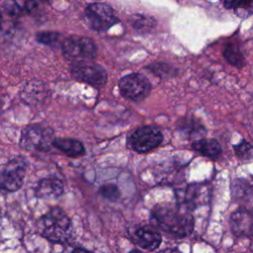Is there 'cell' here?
<instances>
[{"label":"cell","mask_w":253,"mask_h":253,"mask_svg":"<svg viewBox=\"0 0 253 253\" xmlns=\"http://www.w3.org/2000/svg\"><path fill=\"white\" fill-rule=\"evenodd\" d=\"M151 224L163 232L175 237L184 238L194 229V217L190 210L182 205H157L150 213Z\"/></svg>","instance_id":"cell-1"},{"label":"cell","mask_w":253,"mask_h":253,"mask_svg":"<svg viewBox=\"0 0 253 253\" xmlns=\"http://www.w3.org/2000/svg\"><path fill=\"white\" fill-rule=\"evenodd\" d=\"M39 233L50 242L62 243L69 237L71 220L60 208H52L40 217L37 223Z\"/></svg>","instance_id":"cell-2"},{"label":"cell","mask_w":253,"mask_h":253,"mask_svg":"<svg viewBox=\"0 0 253 253\" xmlns=\"http://www.w3.org/2000/svg\"><path fill=\"white\" fill-rule=\"evenodd\" d=\"M53 130L42 125H30L23 128L20 145L30 151H48L52 146Z\"/></svg>","instance_id":"cell-3"},{"label":"cell","mask_w":253,"mask_h":253,"mask_svg":"<svg viewBox=\"0 0 253 253\" xmlns=\"http://www.w3.org/2000/svg\"><path fill=\"white\" fill-rule=\"evenodd\" d=\"M62 53L71 62L90 61L95 58L97 47L90 38L71 36L62 42Z\"/></svg>","instance_id":"cell-4"},{"label":"cell","mask_w":253,"mask_h":253,"mask_svg":"<svg viewBox=\"0 0 253 253\" xmlns=\"http://www.w3.org/2000/svg\"><path fill=\"white\" fill-rule=\"evenodd\" d=\"M118 85L122 96L135 103L144 100L151 91L148 78L139 72L125 75L120 79Z\"/></svg>","instance_id":"cell-5"},{"label":"cell","mask_w":253,"mask_h":253,"mask_svg":"<svg viewBox=\"0 0 253 253\" xmlns=\"http://www.w3.org/2000/svg\"><path fill=\"white\" fill-rule=\"evenodd\" d=\"M28 163L23 157H15L0 167V190L15 192L24 183Z\"/></svg>","instance_id":"cell-6"},{"label":"cell","mask_w":253,"mask_h":253,"mask_svg":"<svg viewBox=\"0 0 253 253\" xmlns=\"http://www.w3.org/2000/svg\"><path fill=\"white\" fill-rule=\"evenodd\" d=\"M69 71L75 80L87 83L96 88L103 87L108 80L105 68L97 63L89 61L71 62Z\"/></svg>","instance_id":"cell-7"},{"label":"cell","mask_w":253,"mask_h":253,"mask_svg":"<svg viewBox=\"0 0 253 253\" xmlns=\"http://www.w3.org/2000/svg\"><path fill=\"white\" fill-rule=\"evenodd\" d=\"M162 141V132L153 126H140L127 138L128 146L138 153L149 152L159 146Z\"/></svg>","instance_id":"cell-8"},{"label":"cell","mask_w":253,"mask_h":253,"mask_svg":"<svg viewBox=\"0 0 253 253\" xmlns=\"http://www.w3.org/2000/svg\"><path fill=\"white\" fill-rule=\"evenodd\" d=\"M85 20L87 25L97 32H105L118 22L114 10L104 3L88 5L85 9Z\"/></svg>","instance_id":"cell-9"},{"label":"cell","mask_w":253,"mask_h":253,"mask_svg":"<svg viewBox=\"0 0 253 253\" xmlns=\"http://www.w3.org/2000/svg\"><path fill=\"white\" fill-rule=\"evenodd\" d=\"M252 214L246 210H238L229 217L231 231L237 237L250 238L252 236Z\"/></svg>","instance_id":"cell-10"},{"label":"cell","mask_w":253,"mask_h":253,"mask_svg":"<svg viewBox=\"0 0 253 253\" xmlns=\"http://www.w3.org/2000/svg\"><path fill=\"white\" fill-rule=\"evenodd\" d=\"M133 241L136 245L145 250H155L160 245L161 235L153 225H143L138 227L133 233Z\"/></svg>","instance_id":"cell-11"},{"label":"cell","mask_w":253,"mask_h":253,"mask_svg":"<svg viewBox=\"0 0 253 253\" xmlns=\"http://www.w3.org/2000/svg\"><path fill=\"white\" fill-rule=\"evenodd\" d=\"M63 183L57 177H48L39 181L35 195L40 199H57L63 194Z\"/></svg>","instance_id":"cell-12"},{"label":"cell","mask_w":253,"mask_h":253,"mask_svg":"<svg viewBox=\"0 0 253 253\" xmlns=\"http://www.w3.org/2000/svg\"><path fill=\"white\" fill-rule=\"evenodd\" d=\"M52 146L63 152L65 155L71 158H77L86 153L85 147L81 141L73 138L57 137L53 138Z\"/></svg>","instance_id":"cell-13"},{"label":"cell","mask_w":253,"mask_h":253,"mask_svg":"<svg viewBox=\"0 0 253 253\" xmlns=\"http://www.w3.org/2000/svg\"><path fill=\"white\" fill-rule=\"evenodd\" d=\"M192 148L201 154L214 158L221 153V146L214 138H200L192 143Z\"/></svg>","instance_id":"cell-14"},{"label":"cell","mask_w":253,"mask_h":253,"mask_svg":"<svg viewBox=\"0 0 253 253\" xmlns=\"http://www.w3.org/2000/svg\"><path fill=\"white\" fill-rule=\"evenodd\" d=\"M203 190H204V188L198 184L189 186L185 192L184 200L182 201V203L180 205L186 207L189 210L197 208L199 201L201 199H204V197H205L203 195Z\"/></svg>","instance_id":"cell-15"},{"label":"cell","mask_w":253,"mask_h":253,"mask_svg":"<svg viewBox=\"0 0 253 253\" xmlns=\"http://www.w3.org/2000/svg\"><path fill=\"white\" fill-rule=\"evenodd\" d=\"M223 55L229 64L237 68H241L244 65V56L235 43H228L224 49Z\"/></svg>","instance_id":"cell-16"},{"label":"cell","mask_w":253,"mask_h":253,"mask_svg":"<svg viewBox=\"0 0 253 253\" xmlns=\"http://www.w3.org/2000/svg\"><path fill=\"white\" fill-rule=\"evenodd\" d=\"M224 6L234 9L239 15L241 12H244L243 17H247L252 11V0H224Z\"/></svg>","instance_id":"cell-17"},{"label":"cell","mask_w":253,"mask_h":253,"mask_svg":"<svg viewBox=\"0 0 253 253\" xmlns=\"http://www.w3.org/2000/svg\"><path fill=\"white\" fill-rule=\"evenodd\" d=\"M99 193L104 199L110 202H118L121 198L120 189L115 184H105L101 186Z\"/></svg>","instance_id":"cell-18"},{"label":"cell","mask_w":253,"mask_h":253,"mask_svg":"<svg viewBox=\"0 0 253 253\" xmlns=\"http://www.w3.org/2000/svg\"><path fill=\"white\" fill-rule=\"evenodd\" d=\"M233 197L237 200H243L247 196L250 197L251 189L250 186L244 180H235L232 186Z\"/></svg>","instance_id":"cell-19"},{"label":"cell","mask_w":253,"mask_h":253,"mask_svg":"<svg viewBox=\"0 0 253 253\" xmlns=\"http://www.w3.org/2000/svg\"><path fill=\"white\" fill-rule=\"evenodd\" d=\"M235 154L242 160H250L252 158V145L247 140H242L239 144L233 146Z\"/></svg>","instance_id":"cell-20"},{"label":"cell","mask_w":253,"mask_h":253,"mask_svg":"<svg viewBox=\"0 0 253 253\" xmlns=\"http://www.w3.org/2000/svg\"><path fill=\"white\" fill-rule=\"evenodd\" d=\"M131 25L134 29L136 30H145V29H150L153 27L154 22L152 21V19L146 18L142 15H135L132 17L131 20Z\"/></svg>","instance_id":"cell-21"},{"label":"cell","mask_w":253,"mask_h":253,"mask_svg":"<svg viewBox=\"0 0 253 253\" xmlns=\"http://www.w3.org/2000/svg\"><path fill=\"white\" fill-rule=\"evenodd\" d=\"M59 38L58 33L54 32H42L37 35V41L42 44H53Z\"/></svg>","instance_id":"cell-22"},{"label":"cell","mask_w":253,"mask_h":253,"mask_svg":"<svg viewBox=\"0 0 253 253\" xmlns=\"http://www.w3.org/2000/svg\"><path fill=\"white\" fill-rule=\"evenodd\" d=\"M0 5L3 13H6L10 16H16L20 12V8L14 0H0Z\"/></svg>","instance_id":"cell-23"},{"label":"cell","mask_w":253,"mask_h":253,"mask_svg":"<svg viewBox=\"0 0 253 253\" xmlns=\"http://www.w3.org/2000/svg\"><path fill=\"white\" fill-rule=\"evenodd\" d=\"M147 68H149L156 75H160V76H162V73H164V76H167L168 72H172L173 71L172 67H170L168 64L163 63V62L153 63V64L147 66Z\"/></svg>","instance_id":"cell-24"},{"label":"cell","mask_w":253,"mask_h":253,"mask_svg":"<svg viewBox=\"0 0 253 253\" xmlns=\"http://www.w3.org/2000/svg\"><path fill=\"white\" fill-rule=\"evenodd\" d=\"M11 32H12V26L9 23L0 24V44L4 42V41L8 38Z\"/></svg>","instance_id":"cell-25"},{"label":"cell","mask_w":253,"mask_h":253,"mask_svg":"<svg viewBox=\"0 0 253 253\" xmlns=\"http://www.w3.org/2000/svg\"><path fill=\"white\" fill-rule=\"evenodd\" d=\"M37 6V3L34 0H29L26 2V9L28 11H32Z\"/></svg>","instance_id":"cell-26"},{"label":"cell","mask_w":253,"mask_h":253,"mask_svg":"<svg viewBox=\"0 0 253 253\" xmlns=\"http://www.w3.org/2000/svg\"><path fill=\"white\" fill-rule=\"evenodd\" d=\"M2 16H3V10H2L1 5H0V18H2Z\"/></svg>","instance_id":"cell-27"}]
</instances>
